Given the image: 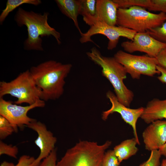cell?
Listing matches in <instances>:
<instances>
[{
	"label": "cell",
	"instance_id": "6da1fadb",
	"mask_svg": "<svg viewBox=\"0 0 166 166\" xmlns=\"http://www.w3.org/2000/svg\"><path fill=\"white\" fill-rule=\"evenodd\" d=\"M70 63L63 64L48 60L31 67L30 71L38 88L41 90V99L45 101L55 100L63 94L65 79L71 69Z\"/></svg>",
	"mask_w": 166,
	"mask_h": 166
},
{
	"label": "cell",
	"instance_id": "7a4b0ae2",
	"mask_svg": "<svg viewBox=\"0 0 166 166\" xmlns=\"http://www.w3.org/2000/svg\"><path fill=\"white\" fill-rule=\"evenodd\" d=\"M49 14H43L19 7L14 16V20L19 27L25 26L28 36L24 42V48L27 50H44L41 37L52 36L58 44L61 43V34L51 27L48 22Z\"/></svg>",
	"mask_w": 166,
	"mask_h": 166
},
{
	"label": "cell",
	"instance_id": "3957f363",
	"mask_svg": "<svg viewBox=\"0 0 166 166\" xmlns=\"http://www.w3.org/2000/svg\"><path fill=\"white\" fill-rule=\"evenodd\" d=\"M86 54L90 60L101 68L102 75L113 86L118 101L125 106L129 107L134 94L124 83L123 81L126 78L127 73L124 66L114 57L103 56L95 47H93Z\"/></svg>",
	"mask_w": 166,
	"mask_h": 166
},
{
	"label": "cell",
	"instance_id": "277c9868",
	"mask_svg": "<svg viewBox=\"0 0 166 166\" xmlns=\"http://www.w3.org/2000/svg\"><path fill=\"white\" fill-rule=\"evenodd\" d=\"M111 144L109 140L101 145L80 140L67 150L56 166H101L105 151Z\"/></svg>",
	"mask_w": 166,
	"mask_h": 166
},
{
	"label": "cell",
	"instance_id": "5b68a950",
	"mask_svg": "<svg viewBox=\"0 0 166 166\" xmlns=\"http://www.w3.org/2000/svg\"><path fill=\"white\" fill-rule=\"evenodd\" d=\"M166 21V14H154L140 6L118 9L117 25L136 33L144 32L160 26Z\"/></svg>",
	"mask_w": 166,
	"mask_h": 166
},
{
	"label": "cell",
	"instance_id": "8992f818",
	"mask_svg": "<svg viewBox=\"0 0 166 166\" xmlns=\"http://www.w3.org/2000/svg\"><path fill=\"white\" fill-rule=\"evenodd\" d=\"M17 98L14 103L31 105L41 99V90L36 85L29 70L20 73L9 82H0V98L6 95Z\"/></svg>",
	"mask_w": 166,
	"mask_h": 166
},
{
	"label": "cell",
	"instance_id": "52a82bcc",
	"mask_svg": "<svg viewBox=\"0 0 166 166\" xmlns=\"http://www.w3.org/2000/svg\"><path fill=\"white\" fill-rule=\"evenodd\" d=\"M113 57L133 79H139L142 75L153 77L160 74L156 69L158 62L156 57L133 55L121 50L118 51Z\"/></svg>",
	"mask_w": 166,
	"mask_h": 166
},
{
	"label": "cell",
	"instance_id": "ba28073f",
	"mask_svg": "<svg viewBox=\"0 0 166 166\" xmlns=\"http://www.w3.org/2000/svg\"><path fill=\"white\" fill-rule=\"evenodd\" d=\"M136 32L133 30L120 26H111L102 22H98L90 27L85 33H82L79 39L81 43L94 42L91 37L96 34H101L108 39L107 48L112 50L115 48L121 37L133 40Z\"/></svg>",
	"mask_w": 166,
	"mask_h": 166
},
{
	"label": "cell",
	"instance_id": "9c48e42d",
	"mask_svg": "<svg viewBox=\"0 0 166 166\" xmlns=\"http://www.w3.org/2000/svg\"><path fill=\"white\" fill-rule=\"evenodd\" d=\"M45 101L41 99L31 105L22 106L14 104L10 101H7L3 97L0 98V115L7 119L14 127L16 132L18 128L23 129L35 119L27 115L28 112L36 108H43Z\"/></svg>",
	"mask_w": 166,
	"mask_h": 166
},
{
	"label": "cell",
	"instance_id": "30bf717a",
	"mask_svg": "<svg viewBox=\"0 0 166 166\" xmlns=\"http://www.w3.org/2000/svg\"><path fill=\"white\" fill-rule=\"evenodd\" d=\"M121 46L127 53H132L139 51L156 58L160 52L166 47V44L156 40L146 32L136 33L133 40L124 42Z\"/></svg>",
	"mask_w": 166,
	"mask_h": 166
},
{
	"label": "cell",
	"instance_id": "8fae6325",
	"mask_svg": "<svg viewBox=\"0 0 166 166\" xmlns=\"http://www.w3.org/2000/svg\"><path fill=\"white\" fill-rule=\"evenodd\" d=\"M107 97L111 104L110 108L103 111L102 114V118L105 121L110 115L114 113H119L122 119L126 123L132 128L134 138L137 144H140L136 128V124L138 118L140 117L143 113L144 107H140L136 109H131L125 106L120 102L115 94L110 90L106 93Z\"/></svg>",
	"mask_w": 166,
	"mask_h": 166
},
{
	"label": "cell",
	"instance_id": "7c38bea8",
	"mask_svg": "<svg viewBox=\"0 0 166 166\" xmlns=\"http://www.w3.org/2000/svg\"><path fill=\"white\" fill-rule=\"evenodd\" d=\"M27 127L36 132L38 134L37 138L34 143L39 148L40 153L31 165L37 166L55 148L57 139L53 133L47 129L44 124L36 119Z\"/></svg>",
	"mask_w": 166,
	"mask_h": 166
},
{
	"label": "cell",
	"instance_id": "4fadbf2b",
	"mask_svg": "<svg viewBox=\"0 0 166 166\" xmlns=\"http://www.w3.org/2000/svg\"><path fill=\"white\" fill-rule=\"evenodd\" d=\"M142 136L146 149L158 150L166 143V120H158L150 123Z\"/></svg>",
	"mask_w": 166,
	"mask_h": 166
},
{
	"label": "cell",
	"instance_id": "5bb4252c",
	"mask_svg": "<svg viewBox=\"0 0 166 166\" xmlns=\"http://www.w3.org/2000/svg\"><path fill=\"white\" fill-rule=\"evenodd\" d=\"M118 9V4L113 0H97V23L102 22L111 26H116Z\"/></svg>",
	"mask_w": 166,
	"mask_h": 166
},
{
	"label": "cell",
	"instance_id": "9a60e30c",
	"mask_svg": "<svg viewBox=\"0 0 166 166\" xmlns=\"http://www.w3.org/2000/svg\"><path fill=\"white\" fill-rule=\"evenodd\" d=\"M140 118L148 124L164 119L166 120V99L155 98L148 102Z\"/></svg>",
	"mask_w": 166,
	"mask_h": 166
},
{
	"label": "cell",
	"instance_id": "2e32d148",
	"mask_svg": "<svg viewBox=\"0 0 166 166\" xmlns=\"http://www.w3.org/2000/svg\"><path fill=\"white\" fill-rule=\"evenodd\" d=\"M61 13L71 19L80 34L82 32L79 27L78 17L80 15L81 0H56L55 1Z\"/></svg>",
	"mask_w": 166,
	"mask_h": 166
},
{
	"label": "cell",
	"instance_id": "e0dca14e",
	"mask_svg": "<svg viewBox=\"0 0 166 166\" xmlns=\"http://www.w3.org/2000/svg\"><path fill=\"white\" fill-rule=\"evenodd\" d=\"M137 144L134 138L125 140L114 147L113 150L120 163L137 153L138 150Z\"/></svg>",
	"mask_w": 166,
	"mask_h": 166
},
{
	"label": "cell",
	"instance_id": "ac0fdd59",
	"mask_svg": "<svg viewBox=\"0 0 166 166\" xmlns=\"http://www.w3.org/2000/svg\"><path fill=\"white\" fill-rule=\"evenodd\" d=\"M96 2V0H81L80 15L90 27L97 23Z\"/></svg>",
	"mask_w": 166,
	"mask_h": 166
},
{
	"label": "cell",
	"instance_id": "d6986e66",
	"mask_svg": "<svg viewBox=\"0 0 166 166\" xmlns=\"http://www.w3.org/2000/svg\"><path fill=\"white\" fill-rule=\"evenodd\" d=\"M42 3L40 0H8L6 6L0 15V24L2 25L10 13L24 4H29L37 6Z\"/></svg>",
	"mask_w": 166,
	"mask_h": 166
},
{
	"label": "cell",
	"instance_id": "ffe728a7",
	"mask_svg": "<svg viewBox=\"0 0 166 166\" xmlns=\"http://www.w3.org/2000/svg\"><path fill=\"white\" fill-rule=\"evenodd\" d=\"M119 8H127L132 6H140L148 9L151 4V0H113Z\"/></svg>",
	"mask_w": 166,
	"mask_h": 166
},
{
	"label": "cell",
	"instance_id": "44dd1931",
	"mask_svg": "<svg viewBox=\"0 0 166 166\" xmlns=\"http://www.w3.org/2000/svg\"><path fill=\"white\" fill-rule=\"evenodd\" d=\"M16 131L11 123L5 118L0 115V139H4Z\"/></svg>",
	"mask_w": 166,
	"mask_h": 166
},
{
	"label": "cell",
	"instance_id": "7402d4cb",
	"mask_svg": "<svg viewBox=\"0 0 166 166\" xmlns=\"http://www.w3.org/2000/svg\"><path fill=\"white\" fill-rule=\"evenodd\" d=\"M146 32L156 40L166 44V21L160 26L148 30Z\"/></svg>",
	"mask_w": 166,
	"mask_h": 166
},
{
	"label": "cell",
	"instance_id": "603a6c76",
	"mask_svg": "<svg viewBox=\"0 0 166 166\" xmlns=\"http://www.w3.org/2000/svg\"><path fill=\"white\" fill-rule=\"evenodd\" d=\"M120 164L113 150H109L105 152L101 166H119Z\"/></svg>",
	"mask_w": 166,
	"mask_h": 166
},
{
	"label": "cell",
	"instance_id": "cb8c5ba5",
	"mask_svg": "<svg viewBox=\"0 0 166 166\" xmlns=\"http://www.w3.org/2000/svg\"><path fill=\"white\" fill-rule=\"evenodd\" d=\"M18 152V147L12 144H8L0 141V155L5 154L13 158L17 159Z\"/></svg>",
	"mask_w": 166,
	"mask_h": 166
},
{
	"label": "cell",
	"instance_id": "d4e9b609",
	"mask_svg": "<svg viewBox=\"0 0 166 166\" xmlns=\"http://www.w3.org/2000/svg\"><path fill=\"white\" fill-rule=\"evenodd\" d=\"M35 159L33 156L24 155L20 157L16 165L12 162L4 161L1 163L0 166H31Z\"/></svg>",
	"mask_w": 166,
	"mask_h": 166
},
{
	"label": "cell",
	"instance_id": "484cf974",
	"mask_svg": "<svg viewBox=\"0 0 166 166\" xmlns=\"http://www.w3.org/2000/svg\"><path fill=\"white\" fill-rule=\"evenodd\" d=\"M161 156L158 150H152L148 159L139 166H160Z\"/></svg>",
	"mask_w": 166,
	"mask_h": 166
},
{
	"label": "cell",
	"instance_id": "4316f807",
	"mask_svg": "<svg viewBox=\"0 0 166 166\" xmlns=\"http://www.w3.org/2000/svg\"><path fill=\"white\" fill-rule=\"evenodd\" d=\"M148 10L149 11H159L166 14V0H151V4Z\"/></svg>",
	"mask_w": 166,
	"mask_h": 166
},
{
	"label": "cell",
	"instance_id": "83f0119b",
	"mask_svg": "<svg viewBox=\"0 0 166 166\" xmlns=\"http://www.w3.org/2000/svg\"><path fill=\"white\" fill-rule=\"evenodd\" d=\"M57 152L55 148L49 155L42 161L37 166H56Z\"/></svg>",
	"mask_w": 166,
	"mask_h": 166
},
{
	"label": "cell",
	"instance_id": "f1b7e54d",
	"mask_svg": "<svg viewBox=\"0 0 166 166\" xmlns=\"http://www.w3.org/2000/svg\"><path fill=\"white\" fill-rule=\"evenodd\" d=\"M156 58L158 65L166 69V47L160 52Z\"/></svg>",
	"mask_w": 166,
	"mask_h": 166
},
{
	"label": "cell",
	"instance_id": "f546056e",
	"mask_svg": "<svg viewBox=\"0 0 166 166\" xmlns=\"http://www.w3.org/2000/svg\"><path fill=\"white\" fill-rule=\"evenodd\" d=\"M156 69L160 74L157 77L158 79L162 83L166 84V69L159 65H157Z\"/></svg>",
	"mask_w": 166,
	"mask_h": 166
},
{
	"label": "cell",
	"instance_id": "4dcf8cb0",
	"mask_svg": "<svg viewBox=\"0 0 166 166\" xmlns=\"http://www.w3.org/2000/svg\"><path fill=\"white\" fill-rule=\"evenodd\" d=\"M158 150L161 155L164 156L166 158V143L161 146Z\"/></svg>",
	"mask_w": 166,
	"mask_h": 166
},
{
	"label": "cell",
	"instance_id": "1f68e13d",
	"mask_svg": "<svg viewBox=\"0 0 166 166\" xmlns=\"http://www.w3.org/2000/svg\"><path fill=\"white\" fill-rule=\"evenodd\" d=\"M160 166H166V159L162 160Z\"/></svg>",
	"mask_w": 166,
	"mask_h": 166
}]
</instances>
